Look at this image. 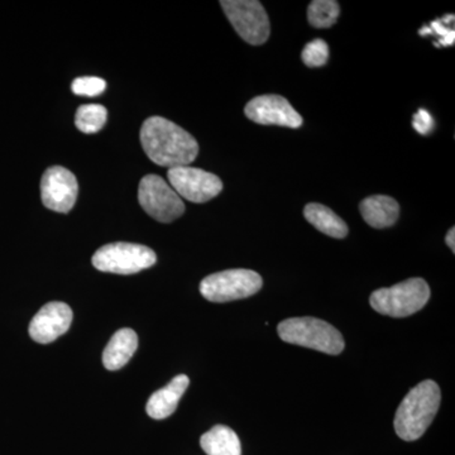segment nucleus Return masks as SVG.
<instances>
[{
  "mask_svg": "<svg viewBox=\"0 0 455 455\" xmlns=\"http://www.w3.org/2000/svg\"><path fill=\"white\" fill-rule=\"evenodd\" d=\"M108 112L100 104H86L77 109L75 124L85 134H94L106 125Z\"/></svg>",
  "mask_w": 455,
  "mask_h": 455,
  "instance_id": "19",
  "label": "nucleus"
},
{
  "mask_svg": "<svg viewBox=\"0 0 455 455\" xmlns=\"http://www.w3.org/2000/svg\"><path fill=\"white\" fill-rule=\"evenodd\" d=\"M140 143L152 163L169 169L188 166L199 155L196 140L163 116L146 119L140 128Z\"/></svg>",
  "mask_w": 455,
  "mask_h": 455,
  "instance_id": "1",
  "label": "nucleus"
},
{
  "mask_svg": "<svg viewBox=\"0 0 455 455\" xmlns=\"http://www.w3.org/2000/svg\"><path fill=\"white\" fill-rule=\"evenodd\" d=\"M73 323V310L65 302L53 301L44 305L29 324L33 340L49 344L64 335Z\"/></svg>",
  "mask_w": 455,
  "mask_h": 455,
  "instance_id": "12",
  "label": "nucleus"
},
{
  "mask_svg": "<svg viewBox=\"0 0 455 455\" xmlns=\"http://www.w3.org/2000/svg\"><path fill=\"white\" fill-rule=\"evenodd\" d=\"M453 22L454 16H448L443 18V20H435V22L431 23L430 32L435 33V35L439 36L440 42L436 46H451V44H454L455 40V32L454 28H451L449 27V22Z\"/></svg>",
  "mask_w": 455,
  "mask_h": 455,
  "instance_id": "22",
  "label": "nucleus"
},
{
  "mask_svg": "<svg viewBox=\"0 0 455 455\" xmlns=\"http://www.w3.org/2000/svg\"><path fill=\"white\" fill-rule=\"evenodd\" d=\"M139 348V335L130 328L121 329L113 335L103 352V364L108 371L124 367Z\"/></svg>",
  "mask_w": 455,
  "mask_h": 455,
  "instance_id": "14",
  "label": "nucleus"
},
{
  "mask_svg": "<svg viewBox=\"0 0 455 455\" xmlns=\"http://www.w3.org/2000/svg\"><path fill=\"white\" fill-rule=\"evenodd\" d=\"M190 385V379L187 374H179L161 390L156 391L148 403H147L146 411L149 418L155 420H164L175 412L179 405L180 398L188 390Z\"/></svg>",
  "mask_w": 455,
  "mask_h": 455,
  "instance_id": "13",
  "label": "nucleus"
},
{
  "mask_svg": "<svg viewBox=\"0 0 455 455\" xmlns=\"http://www.w3.org/2000/svg\"><path fill=\"white\" fill-rule=\"evenodd\" d=\"M430 299V287L423 278H409L392 287L376 290L370 304L377 313L391 317H406L423 309Z\"/></svg>",
  "mask_w": 455,
  "mask_h": 455,
  "instance_id": "4",
  "label": "nucleus"
},
{
  "mask_svg": "<svg viewBox=\"0 0 455 455\" xmlns=\"http://www.w3.org/2000/svg\"><path fill=\"white\" fill-rule=\"evenodd\" d=\"M248 119L262 125L300 128L302 116L293 109L287 99L281 95H260L244 108Z\"/></svg>",
  "mask_w": 455,
  "mask_h": 455,
  "instance_id": "11",
  "label": "nucleus"
},
{
  "mask_svg": "<svg viewBox=\"0 0 455 455\" xmlns=\"http://www.w3.org/2000/svg\"><path fill=\"white\" fill-rule=\"evenodd\" d=\"M139 202L143 211L160 223H171L185 212L181 197L158 175H147L140 180Z\"/></svg>",
  "mask_w": 455,
  "mask_h": 455,
  "instance_id": "8",
  "label": "nucleus"
},
{
  "mask_svg": "<svg viewBox=\"0 0 455 455\" xmlns=\"http://www.w3.org/2000/svg\"><path fill=\"white\" fill-rule=\"evenodd\" d=\"M106 89V80L95 76L77 77L71 85V90L77 97H98V95L103 94Z\"/></svg>",
  "mask_w": 455,
  "mask_h": 455,
  "instance_id": "21",
  "label": "nucleus"
},
{
  "mask_svg": "<svg viewBox=\"0 0 455 455\" xmlns=\"http://www.w3.org/2000/svg\"><path fill=\"white\" fill-rule=\"evenodd\" d=\"M200 445L206 455H242L241 440L226 425H217L204 434Z\"/></svg>",
  "mask_w": 455,
  "mask_h": 455,
  "instance_id": "17",
  "label": "nucleus"
},
{
  "mask_svg": "<svg viewBox=\"0 0 455 455\" xmlns=\"http://www.w3.org/2000/svg\"><path fill=\"white\" fill-rule=\"evenodd\" d=\"M221 8L233 28L253 46L265 44L271 27L265 8L257 0H221Z\"/></svg>",
  "mask_w": 455,
  "mask_h": 455,
  "instance_id": "7",
  "label": "nucleus"
},
{
  "mask_svg": "<svg viewBox=\"0 0 455 455\" xmlns=\"http://www.w3.org/2000/svg\"><path fill=\"white\" fill-rule=\"evenodd\" d=\"M304 215L305 220L309 221L311 226L315 227L319 232L324 233L326 235L341 239L346 238L348 235V227H347L346 221L322 204H307L305 206Z\"/></svg>",
  "mask_w": 455,
  "mask_h": 455,
  "instance_id": "16",
  "label": "nucleus"
},
{
  "mask_svg": "<svg viewBox=\"0 0 455 455\" xmlns=\"http://www.w3.org/2000/svg\"><path fill=\"white\" fill-rule=\"evenodd\" d=\"M359 211L368 226L383 229L396 223L400 215V205L390 196H374L366 197L359 205Z\"/></svg>",
  "mask_w": 455,
  "mask_h": 455,
  "instance_id": "15",
  "label": "nucleus"
},
{
  "mask_svg": "<svg viewBox=\"0 0 455 455\" xmlns=\"http://www.w3.org/2000/svg\"><path fill=\"white\" fill-rule=\"evenodd\" d=\"M281 339L295 346L305 347L326 355H340L344 338L333 325L316 317H291L278 324Z\"/></svg>",
  "mask_w": 455,
  "mask_h": 455,
  "instance_id": "3",
  "label": "nucleus"
},
{
  "mask_svg": "<svg viewBox=\"0 0 455 455\" xmlns=\"http://www.w3.org/2000/svg\"><path fill=\"white\" fill-rule=\"evenodd\" d=\"M92 262L101 272L133 275L152 267L157 262V257L146 245L118 242L99 248L92 256Z\"/></svg>",
  "mask_w": 455,
  "mask_h": 455,
  "instance_id": "6",
  "label": "nucleus"
},
{
  "mask_svg": "<svg viewBox=\"0 0 455 455\" xmlns=\"http://www.w3.org/2000/svg\"><path fill=\"white\" fill-rule=\"evenodd\" d=\"M412 125H414L415 130L418 131L419 133L427 136V134H429L430 132L433 131V116H431L430 113L427 112V110L420 109L415 114Z\"/></svg>",
  "mask_w": 455,
  "mask_h": 455,
  "instance_id": "23",
  "label": "nucleus"
},
{
  "mask_svg": "<svg viewBox=\"0 0 455 455\" xmlns=\"http://www.w3.org/2000/svg\"><path fill=\"white\" fill-rule=\"evenodd\" d=\"M262 277L251 269H227L204 278L200 292L208 301L229 302L250 298L262 289Z\"/></svg>",
  "mask_w": 455,
  "mask_h": 455,
  "instance_id": "5",
  "label": "nucleus"
},
{
  "mask_svg": "<svg viewBox=\"0 0 455 455\" xmlns=\"http://www.w3.org/2000/svg\"><path fill=\"white\" fill-rule=\"evenodd\" d=\"M167 179L176 194L191 203L211 202L223 190V182L217 175L196 167H173L167 171Z\"/></svg>",
  "mask_w": 455,
  "mask_h": 455,
  "instance_id": "9",
  "label": "nucleus"
},
{
  "mask_svg": "<svg viewBox=\"0 0 455 455\" xmlns=\"http://www.w3.org/2000/svg\"><path fill=\"white\" fill-rule=\"evenodd\" d=\"M302 61L309 68H322L329 60V46L325 41L314 40L305 46L301 53Z\"/></svg>",
  "mask_w": 455,
  "mask_h": 455,
  "instance_id": "20",
  "label": "nucleus"
},
{
  "mask_svg": "<svg viewBox=\"0 0 455 455\" xmlns=\"http://www.w3.org/2000/svg\"><path fill=\"white\" fill-rule=\"evenodd\" d=\"M79 184L71 171L61 166L46 170L41 180V199L50 211L68 212L74 208Z\"/></svg>",
  "mask_w": 455,
  "mask_h": 455,
  "instance_id": "10",
  "label": "nucleus"
},
{
  "mask_svg": "<svg viewBox=\"0 0 455 455\" xmlns=\"http://www.w3.org/2000/svg\"><path fill=\"white\" fill-rule=\"evenodd\" d=\"M455 229L454 228H451V230H449L447 238H445V241H447L448 247L451 248V252H455Z\"/></svg>",
  "mask_w": 455,
  "mask_h": 455,
  "instance_id": "24",
  "label": "nucleus"
},
{
  "mask_svg": "<svg viewBox=\"0 0 455 455\" xmlns=\"http://www.w3.org/2000/svg\"><path fill=\"white\" fill-rule=\"evenodd\" d=\"M442 392L438 383L427 379L410 390L398 406L395 430L405 442H415L424 435L438 412Z\"/></svg>",
  "mask_w": 455,
  "mask_h": 455,
  "instance_id": "2",
  "label": "nucleus"
},
{
  "mask_svg": "<svg viewBox=\"0 0 455 455\" xmlns=\"http://www.w3.org/2000/svg\"><path fill=\"white\" fill-rule=\"evenodd\" d=\"M339 14V3L334 0H314L307 8V20L315 28H331Z\"/></svg>",
  "mask_w": 455,
  "mask_h": 455,
  "instance_id": "18",
  "label": "nucleus"
}]
</instances>
